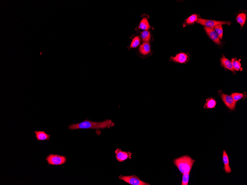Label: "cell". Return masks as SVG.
Masks as SVG:
<instances>
[{
  "label": "cell",
  "instance_id": "obj_1",
  "mask_svg": "<svg viewBox=\"0 0 247 185\" xmlns=\"http://www.w3.org/2000/svg\"><path fill=\"white\" fill-rule=\"evenodd\" d=\"M115 125V123L110 119L100 122H93L86 119L81 123L69 125L68 129L72 130L79 129H103L110 128Z\"/></svg>",
  "mask_w": 247,
  "mask_h": 185
},
{
  "label": "cell",
  "instance_id": "obj_2",
  "mask_svg": "<svg viewBox=\"0 0 247 185\" xmlns=\"http://www.w3.org/2000/svg\"><path fill=\"white\" fill-rule=\"evenodd\" d=\"M195 162V161L187 155L179 157L174 160V164L182 174L190 172Z\"/></svg>",
  "mask_w": 247,
  "mask_h": 185
},
{
  "label": "cell",
  "instance_id": "obj_3",
  "mask_svg": "<svg viewBox=\"0 0 247 185\" xmlns=\"http://www.w3.org/2000/svg\"><path fill=\"white\" fill-rule=\"evenodd\" d=\"M45 160L48 165L60 166L64 164L67 162V157L57 154H50Z\"/></svg>",
  "mask_w": 247,
  "mask_h": 185
},
{
  "label": "cell",
  "instance_id": "obj_4",
  "mask_svg": "<svg viewBox=\"0 0 247 185\" xmlns=\"http://www.w3.org/2000/svg\"><path fill=\"white\" fill-rule=\"evenodd\" d=\"M119 179L123 180L127 183L132 185H150L149 183H146L142 181L139 177L136 175H132L130 176H124L119 175Z\"/></svg>",
  "mask_w": 247,
  "mask_h": 185
},
{
  "label": "cell",
  "instance_id": "obj_5",
  "mask_svg": "<svg viewBox=\"0 0 247 185\" xmlns=\"http://www.w3.org/2000/svg\"><path fill=\"white\" fill-rule=\"evenodd\" d=\"M196 23L201 24V25L205 26L206 27L213 28L215 26L220 25H229L230 24V22L216 21L214 20H207L199 18L198 19Z\"/></svg>",
  "mask_w": 247,
  "mask_h": 185
},
{
  "label": "cell",
  "instance_id": "obj_6",
  "mask_svg": "<svg viewBox=\"0 0 247 185\" xmlns=\"http://www.w3.org/2000/svg\"><path fill=\"white\" fill-rule=\"evenodd\" d=\"M116 156L117 161L120 162L124 161L128 158H131V156L132 154V153L128 152H124L121 150L120 149L117 148L115 152Z\"/></svg>",
  "mask_w": 247,
  "mask_h": 185
},
{
  "label": "cell",
  "instance_id": "obj_7",
  "mask_svg": "<svg viewBox=\"0 0 247 185\" xmlns=\"http://www.w3.org/2000/svg\"><path fill=\"white\" fill-rule=\"evenodd\" d=\"M220 96L224 103L229 109L231 110L235 109L237 102L234 100L231 96L224 94L222 93H221Z\"/></svg>",
  "mask_w": 247,
  "mask_h": 185
},
{
  "label": "cell",
  "instance_id": "obj_8",
  "mask_svg": "<svg viewBox=\"0 0 247 185\" xmlns=\"http://www.w3.org/2000/svg\"><path fill=\"white\" fill-rule=\"evenodd\" d=\"M204 29L207 33V35L213 42L218 44H220V39L219 38L218 35L214 31V29L211 28L204 27Z\"/></svg>",
  "mask_w": 247,
  "mask_h": 185
},
{
  "label": "cell",
  "instance_id": "obj_9",
  "mask_svg": "<svg viewBox=\"0 0 247 185\" xmlns=\"http://www.w3.org/2000/svg\"><path fill=\"white\" fill-rule=\"evenodd\" d=\"M35 137L36 138L37 141H49L50 136L49 134L46 133L44 131H35Z\"/></svg>",
  "mask_w": 247,
  "mask_h": 185
},
{
  "label": "cell",
  "instance_id": "obj_10",
  "mask_svg": "<svg viewBox=\"0 0 247 185\" xmlns=\"http://www.w3.org/2000/svg\"><path fill=\"white\" fill-rule=\"evenodd\" d=\"M140 53L143 55H147L151 52L150 44L148 42L144 43L140 46L139 48Z\"/></svg>",
  "mask_w": 247,
  "mask_h": 185
},
{
  "label": "cell",
  "instance_id": "obj_11",
  "mask_svg": "<svg viewBox=\"0 0 247 185\" xmlns=\"http://www.w3.org/2000/svg\"><path fill=\"white\" fill-rule=\"evenodd\" d=\"M223 160L224 164V170L226 173H229L231 172V169L229 164V159L228 155L225 150L223 152Z\"/></svg>",
  "mask_w": 247,
  "mask_h": 185
},
{
  "label": "cell",
  "instance_id": "obj_12",
  "mask_svg": "<svg viewBox=\"0 0 247 185\" xmlns=\"http://www.w3.org/2000/svg\"><path fill=\"white\" fill-rule=\"evenodd\" d=\"M188 56L186 54L180 53L178 54L175 57L172 58V60L176 62L183 63L186 62Z\"/></svg>",
  "mask_w": 247,
  "mask_h": 185
},
{
  "label": "cell",
  "instance_id": "obj_13",
  "mask_svg": "<svg viewBox=\"0 0 247 185\" xmlns=\"http://www.w3.org/2000/svg\"><path fill=\"white\" fill-rule=\"evenodd\" d=\"M221 63L222 65L228 70H231L232 72H234L235 71L233 68L232 61L226 59L225 57H222L221 59Z\"/></svg>",
  "mask_w": 247,
  "mask_h": 185
},
{
  "label": "cell",
  "instance_id": "obj_14",
  "mask_svg": "<svg viewBox=\"0 0 247 185\" xmlns=\"http://www.w3.org/2000/svg\"><path fill=\"white\" fill-rule=\"evenodd\" d=\"M138 28L145 31H147L148 30L150 29V26L147 18H144L140 22Z\"/></svg>",
  "mask_w": 247,
  "mask_h": 185
},
{
  "label": "cell",
  "instance_id": "obj_15",
  "mask_svg": "<svg viewBox=\"0 0 247 185\" xmlns=\"http://www.w3.org/2000/svg\"><path fill=\"white\" fill-rule=\"evenodd\" d=\"M246 18V14L245 13H241L237 15V22L240 24L241 27H243L245 23Z\"/></svg>",
  "mask_w": 247,
  "mask_h": 185
},
{
  "label": "cell",
  "instance_id": "obj_16",
  "mask_svg": "<svg viewBox=\"0 0 247 185\" xmlns=\"http://www.w3.org/2000/svg\"><path fill=\"white\" fill-rule=\"evenodd\" d=\"M222 25H217L213 28L214 31H216L220 39H222L223 35V30Z\"/></svg>",
  "mask_w": 247,
  "mask_h": 185
},
{
  "label": "cell",
  "instance_id": "obj_17",
  "mask_svg": "<svg viewBox=\"0 0 247 185\" xmlns=\"http://www.w3.org/2000/svg\"><path fill=\"white\" fill-rule=\"evenodd\" d=\"M216 105V102L214 99L211 98L207 100L206 103L205 104L204 107L207 109H211L215 108Z\"/></svg>",
  "mask_w": 247,
  "mask_h": 185
},
{
  "label": "cell",
  "instance_id": "obj_18",
  "mask_svg": "<svg viewBox=\"0 0 247 185\" xmlns=\"http://www.w3.org/2000/svg\"><path fill=\"white\" fill-rule=\"evenodd\" d=\"M232 64L234 69L236 71H242V68H241V65L240 61L234 59H232L231 61Z\"/></svg>",
  "mask_w": 247,
  "mask_h": 185
},
{
  "label": "cell",
  "instance_id": "obj_19",
  "mask_svg": "<svg viewBox=\"0 0 247 185\" xmlns=\"http://www.w3.org/2000/svg\"><path fill=\"white\" fill-rule=\"evenodd\" d=\"M142 39L145 42H148L150 40L151 34L149 31H144L141 33Z\"/></svg>",
  "mask_w": 247,
  "mask_h": 185
},
{
  "label": "cell",
  "instance_id": "obj_20",
  "mask_svg": "<svg viewBox=\"0 0 247 185\" xmlns=\"http://www.w3.org/2000/svg\"><path fill=\"white\" fill-rule=\"evenodd\" d=\"M140 43V40L139 37L136 36L132 39V43H131L130 47L131 48H134L137 47L139 45Z\"/></svg>",
  "mask_w": 247,
  "mask_h": 185
},
{
  "label": "cell",
  "instance_id": "obj_21",
  "mask_svg": "<svg viewBox=\"0 0 247 185\" xmlns=\"http://www.w3.org/2000/svg\"><path fill=\"white\" fill-rule=\"evenodd\" d=\"M190 172H188L182 174V183L181 185H188L190 178Z\"/></svg>",
  "mask_w": 247,
  "mask_h": 185
},
{
  "label": "cell",
  "instance_id": "obj_22",
  "mask_svg": "<svg viewBox=\"0 0 247 185\" xmlns=\"http://www.w3.org/2000/svg\"><path fill=\"white\" fill-rule=\"evenodd\" d=\"M198 16L196 14H194L187 18L186 22L187 24H190L197 21Z\"/></svg>",
  "mask_w": 247,
  "mask_h": 185
},
{
  "label": "cell",
  "instance_id": "obj_23",
  "mask_svg": "<svg viewBox=\"0 0 247 185\" xmlns=\"http://www.w3.org/2000/svg\"><path fill=\"white\" fill-rule=\"evenodd\" d=\"M231 96L232 97L234 100L237 102L242 99L244 97V95L242 93H232Z\"/></svg>",
  "mask_w": 247,
  "mask_h": 185
}]
</instances>
